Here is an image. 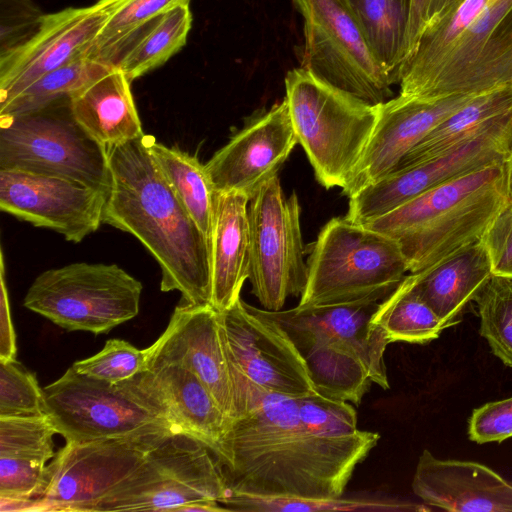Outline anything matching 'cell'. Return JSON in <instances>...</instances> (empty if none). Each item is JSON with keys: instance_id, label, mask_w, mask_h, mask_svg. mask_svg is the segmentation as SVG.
Listing matches in <instances>:
<instances>
[{"instance_id": "obj_1", "label": "cell", "mask_w": 512, "mask_h": 512, "mask_svg": "<svg viewBox=\"0 0 512 512\" xmlns=\"http://www.w3.org/2000/svg\"><path fill=\"white\" fill-rule=\"evenodd\" d=\"M230 421L218 460L230 491L263 496H342L380 435L360 430L351 403L290 397L253 385Z\"/></svg>"}, {"instance_id": "obj_2", "label": "cell", "mask_w": 512, "mask_h": 512, "mask_svg": "<svg viewBox=\"0 0 512 512\" xmlns=\"http://www.w3.org/2000/svg\"><path fill=\"white\" fill-rule=\"evenodd\" d=\"M148 139L108 148L111 187L103 224L133 235L149 251L161 270V291H179L185 304L211 305L210 239L159 170Z\"/></svg>"}, {"instance_id": "obj_3", "label": "cell", "mask_w": 512, "mask_h": 512, "mask_svg": "<svg viewBox=\"0 0 512 512\" xmlns=\"http://www.w3.org/2000/svg\"><path fill=\"white\" fill-rule=\"evenodd\" d=\"M400 95L478 96L512 86V0H452L398 73Z\"/></svg>"}, {"instance_id": "obj_4", "label": "cell", "mask_w": 512, "mask_h": 512, "mask_svg": "<svg viewBox=\"0 0 512 512\" xmlns=\"http://www.w3.org/2000/svg\"><path fill=\"white\" fill-rule=\"evenodd\" d=\"M379 301L258 312L275 322L306 363L320 395L361 403L370 384L389 388L384 352L389 344L372 322Z\"/></svg>"}, {"instance_id": "obj_5", "label": "cell", "mask_w": 512, "mask_h": 512, "mask_svg": "<svg viewBox=\"0 0 512 512\" xmlns=\"http://www.w3.org/2000/svg\"><path fill=\"white\" fill-rule=\"evenodd\" d=\"M509 204L506 162L442 183L365 223L395 239L418 273L480 241Z\"/></svg>"}, {"instance_id": "obj_6", "label": "cell", "mask_w": 512, "mask_h": 512, "mask_svg": "<svg viewBox=\"0 0 512 512\" xmlns=\"http://www.w3.org/2000/svg\"><path fill=\"white\" fill-rule=\"evenodd\" d=\"M286 101L298 140L326 189H343L377 123L379 105L299 67L285 77Z\"/></svg>"}, {"instance_id": "obj_7", "label": "cell", "mask_w": 512, "mask_h": 512, "mask_svg": "<svg viewBox=\"0 0 512 512\" xmlns=\"http://www.w3.org/2000/svg\"><path fill=\"white\" fill-rule=\"evenodd\" d=\"M307 265L299 307L383 300L409 273L395 239L346 216L321 229Z\"/></svg>"}, {"instance_id": "obj_8", "label": "cell", "mask_w": 512, "mask_h": 512, "mask_svg": "<svg viewBox=\"0 0 512 512\" xmlns=\"http://www.w3.org/2000/svg\"><path fill=\"white\" fill-rule=\"evenodd\" d=\"M0 118V169L56 175L109 192L108 149L78 123L71 97Z\"/></svg>"}, {"instance_id": "obj_9", "label": "cell", "mask_w": 512, "mask_h": 512, "mask_svg": "<svg viewBox=\"0 0 512 512\" xmlns=\"http://www.w3.org/2000/svg\"><path fill=\"white\" fill-rule=\"evenodd\" d=\"M229 493L212 449L187 433L173 432L90 512L177 511L194 502L222 503Z\"/></svg>"}, {"instance_id": "obj_10", "label": "cell", "mask_w": 512, "mask_h": 512, "mask_svg": "<svg viewBox=\"0 0 512 512\" xmlns=\"http://www.w3.org/2000/svg\"><path fill=\"white\" fill-rule=\"evenodd\" d=\"M142 289L116 264L77 262L38 275L23 304L67 331L98 335L137 316Z\"/></svg>"}, {"instance_id": "obj_11", "label": "cell", "mask_w": 512, "mask_h": 512, "mask_svg": "<svg viewBox=\"0 0 512 512\" xmlns=\"http://www.w3.org/2000/svg\"><path fill=\"white\" fill-rule=\"evenodd\" d=\"M43 394L45 414L66 442L177 431L130 380L110 384L71 366Z\"/></svg>"}, {"instance_id": "obj_12", "label": "cell", "mask_w": 512, "mask_h": 512, "mask_svg": "<svg viewBox=\"0 0 512 512\" xmlns=\"http://www.w3.org/2000/svg\"><path fill=\"white\" fill-rule=\"evenodd\" d=\"M304 22L301 67L354 96L379 105L392 80L341 0H293Z\"/></svg>"}, {"instance_id": "obj_13", "label": "cell", "mask_w": 512, "mask_h": 512, "mask_svg": "<svg viewBox=\"0 0 512 512\" xmlns=\"http://www.w3.org/2000/svg\"><path fill=\"white\" fill-rule=\"evenodd\" d=\"M173 432L177 431L66 442L47 465L44 491L30 500L28 510L90 512Z\"/></svg>"}, {"instance_id": "obj_14", "label": "cell", "mask_w": 512, "mask_h": 512, "mask_svg": "<svg viewBox=\"0 0 512 512\" xmlns=\"http://www.w3.org/2000/svg\"><path fill=\"white\" fill-rule=\"evenodd\" d=\"M300 204L285 196L278 176L265 183L248 204L249 281L252 293L268 311L282 310L289 296H301L308 265L300 224Z\"/></svg>"}, {"instance_id": "obj_15", "label": "cell", "mask_w": 512, "mask_h": 512, "mask_svg": "<svg viewBox=\"0 0 512 512\" xmlns=\"http://www.w3.org/2000/svg\"><path fill=\"white\" fill-rule=\"evenodd\" d=\"M219 312V311H218ZM234 390L249 383L290 397L317 393L302 356L272 320L241 298L219 312Z\"/></svg>"}, {"instance_id": "obj_16", "label": "cell", "mask_w": 512, "mask_h": 512, "mask_svg": "<svg viewBox=\"0 0 512 512\" xmlns=\"http://www.w3.org/2000/svg\"><path fill=\"white\" fill-rule=\"evenodd\" d=\"M512 146V110L460 146L436 158L397 169L349 197L346 217L365 224L420 194L483 167L506 162Z\"/></svg>"}, {"instance_id": "obj_17", "label": "cell", "mask_w": 512, "mask_h": 512, "mask_svg": "<svg viewBox=\"0 0 512 512\" xmlns=\"http://www.w3.org/2000/svg\"><path fill=\"white\" fill-rule=\"evenodd\" d=\"M108 192L56 175L0 169V209L67 241L81 242L103 224Z\"/></svg>"}, {"instance_id": "obj_18", "label": "cell", "mask_w": 512, "mask_h": 512, "mask_svg": "<svg viewBox=\"0 0 512 512\" xmlns=\"http://www.w3.org/2000/svg\"><path fill=\"white\" fill-rule=\"evenodd\" d=\"M128 0H98L46 14L37 35L0 61V105L48 72L87 52L108 19Z\"/></svg>"}, {"instance_id": "obj_19", "label": "cell", "mask_w": 512, "mask_h": 512, "mask_svg": "<svg viewBox=\"0 0 512 512\" xmlns=\"http://www.w3.org/2000/svg\"><path fill=\"white\" fill-rule=\"evenodd\" d=\"M298 143L286 99L238 131L204 164L216 192L251 200L284 164Z\"/></svg>"}, {"instance_id": "obj_20", "label": "cell", "mask_w": 512, "mask_h": 512, "mask_svg": "<svg viewBox=\"0 0 512 512\" xmlns=\"http://www.w3.org/2000/svg\"><path fill=\"white\" fill-rule=\"evenodd\" d=\"M146 351V364H178L194 372L231 421L234 387L219 312L211 305L181 303L165 331Z\"/></svg>"}, {"instance_id": "obj_21", "label": "cell", "mask_w": 512, "mask_h": 512, "mask_svg": "<svg viewBox=\"0 0 512 512\" xmlns=\"http://www.w3.org/2000/svg\"><path fill=\"white\" fill-rule=\"evenodd\" d=\"M475 97L424 100L399 94L380 104L370 140L342 193L349 198L394 171L435 126Z\"/></svg>"}, {"instance_id": "obj_22", "label": "cell", "mask_w": 512, "mask_h": 512, "mask_svg": "<svg viewBox=\"0 0 512 512\" xmlns=\"http://www.w3.org/2000/svg\"><path fill=\"white\" fill-rule=\"evenodd\" d=\"M130 381L177 431L201 440L218 458L230 421L194 372L178 364L158 363Z\"/></svg>"}, {"instance_id": "obj_23", "label": "cell", "mask_w": 512, "mask_h": 512, "mask_svg": "<svg viewBox=\"0 0 512 512\" xmlns=\"http://www.w3.org/2000/svg\"><path fill=\"white\" fill-rule=\"evenodd\" d=\"M412 490L442 510L512 512V480L484 464L440 459L427 449L418 458Z\"/></svg>"}, {"instance_id": "obj_24", "label": "cell", "mask_w": 512, "mask_h": 512, "mask_svg": "<svg viewBox=\"0 0 512 512\" xmlns=\"http://www.w3.org/2000/svg\"><path fill=\"white\" fill-rule=\"evenodd\" d=\"M57 430L47 415L0 418V499H37L54 458Z\"/></svg>"}, {"instance_id": "obj_25", "label": "cell", "mask_w": 512, "mask_h": 512, "mask_svg": "<svg viewBox=\"0 0 512 512\" xmlns=\"http://www.w3.org/2000/svg\"><path fill=\"white\" fill-rule=\"evenodd\" d=\"M249 198L238 192H216L210 237L211 306L224 311L241 297L249 278Z\"/></svg>"}, {"instance_id": "obj_26", "label": "cell", "mask_w": 512, "mask_h": 512, "mask_svg": "<svg viewBox=\"0 0 512 512\" xmlns=\"http://www.w3.org/2000/svg\"><path fill=\"white\" fill-rule=\"evenodd\" d=\"M130 83L121 69L112 67L71 97L78 123L107 149L145 135Z\"/></svg>"}, {"instance_id": "obj_27", "label": "cell", "mask_w": 512, "mask_h": 512, "mask_svg": "<svg viewBox=\"0 0 512 512\" xmlns=\"http://www.w3.org/2000/svg\"><path fill=\"white\" fill-rule=\"evenodd\" d=\"M414 276V287L448 328L492 276L482 240Z\"/></svg>"}, {"instance_id": "obj_28", "label": "cell", "mask_w": 512, "mask_h": 512, "mask_svg": "<svg viewBox=\"0 0 512 512\" xmlns=\"http://www.w3.org/2000/svg\"><path fill=\"white\" fill-rule=\"evenodd\" d=\"M512 110V86L476 96L435 126L401 160L397 169L415 165L467 142Z\"/></svg>"}, {"instance_id": "obj_29", "label": "cell", "mask_w": 512, "mask_h": 512, "mask_svg": "<svg viewBox=\"0 0 512 512\" xmlns=\"http://www.w3.org/2000/svg\"><path fill=\"white\" fill-rule=\"evenodd\" d=\"M357 21L375 56L398 83L405 58L411 0H341Z\"/></svg>"}, {"instance_id": "obj_30", "label": "cell", "mask_w": 512, "mask_h": 512, "mask_svg": "<svg viewBox=\"0 0 512 512\" xmlns=\"http://www.w3.org/2000/svg\"><path fill=\"white\" fill-rule=\"evenodd\" d=\"M149 151L159 170L197 226L210 239L213 227L214 190L204 164L177 147L148 139Z\"/></svg>"}, {"instance_id": "obj_31", "label": "cell", "mask_w": 512, "mask_h": 512, "mask_svg": "<svg viewBox=\"0 0 512 512\" xmlns=\"http://www.w3.org/2000/svg\"><path fill=\"white\" fill-rule=\"evenodd\" d=\"M191 24L189 3L172 7L146 26L115 67L133 81L162 66L186 44Z\"/></svg>"}, {"instance_id": "obj_32", "label": "cell", "mask_w": 512, "mask_h": 512, "mask_svg": "<svg viewBox=\"0 0 512 512\" xmlns=\"http://www.w3.org/2000/svg\"><path fill=\"white\" fill-rule=\"evenodd\" d=\"M372 322L382 328L389 344L397 341L425 344L447 328L415 289L411 273L379 303Z\"/></svg>"}, {"instance_id": "obj_33", "label": "cell", "mask_w": 512, "mask_h": 512, "mask_svg": "<svg viewBox=\"0 0 512 512\" xmlns=\"http://www.w3.org/2000/svg\"><path fill=\"white\" fill-rule=\"evenodd\" d=\"M229 511L284 512V511H369L407 512L427 511L426 504L380 496H343L331 498H304L287 496H263L233 492L221 503Z\"/></svg>"}, {"instance_id": "obj_34", "label": "cell", "mask_w": 512, "mask_h": 512, "mask_svg": "<svg viewBox=\"0 0 512 512\" xmlns=\"http://www.w3.org/2000/svg\"><path fill=\"white\" fill-rule=\"evenodd\" d=\"M110 68L86 53L81 54L43 75L10 101L0 105V116L29 112L56 100L72 97Z\"/></svg>"}, {"instance_id": "obj_35", "label": "cell", "mask_w": 512, "mask_h": 512, "mask_svg": "<svg viewBox=\"0 0 512 512\" xmlns=\"http://www.w3.org/2000/svg\"><path fill=\"white\" fill-rule=\"evenodd\" d=\"M190 0H128L108 19L86 55L110 67L146 26L172 7Z\"/></svg>"}, {"instance_id": "obj_36", "label": "cell", "mask_w": 512, "mask_h": 512, "mask_svg": "<svg viewBox=\"0 0 512 512\" xmlns=\"http://www.w3.org/2000/svg\"><path fill=\"white\" fill-rule=\"evenodd\" d=\"M480 335L491 352L512 368V278L492 274L474 300Z\"/></svg>"}, {"instance_id": "obj_37", "label": "cell", "mask_w": 512, "mask_h": 512, "mask_svg": "<svg viewBox=\"0 0 512 512\" xmlns=\"http://www.w3.org/2000/svg\"><path fill=\"white\" fill-rule=\"evenodd\" d=\"M41 415L44 394L35 374L16 359L0 361V418Z\"/></svg>"}, {"instance_id": "obj_38", "label": "cell", "mask_w": 512, "mask_h": 512, "mask_svg": "<svg viewBox=\"0 0 512 512\" xmlns=\"http://www.w3.org/2000/svg\"><path fill=\"white\" fill-rule=\"evenodd\" d=\"M72 367L90 378L117 384L147 369L146 351L122 339H109L98 353L74 362Z\"/></svg>"}, {"instance_id": "obj_39", "label": "cell", "mask_w": 512, "mask_h": 512, "mask_svg": "<svg viewBox=\"0 0 512 512\" xmlns=\"http://www.w3.org/2000/svg\"><path fill=\"white\" fill-rule=\"evenodd\" d=\"M45 15L31 0H0V61L37 35Z\"/></svg>"}, {"instance_id": "obj_40", "label": "cell", "mask_w": 512, "mask_h": 512, "mask_svg": "<svg viewBox=\"0 0 512 512\" xmlns=\"http://www.w3.org/2000/svg\"><path fill=\"white\" fill-rule=\"evenodd\" d=\"M468 436L478 444L512 437V396L474 409L468 422Z\"/></svg>"}, {"instance_id": "obj_41", "label": "cell", "mask_w": 512, "mask_h": 512, "mask_svg": "<svg viewBox=\"0 0 512 512\" xmlns=\"http://www.w3.org/2000/svg\"><path fill=\"white\" fill-rule=\"evenodd\" d=\"M495 275L512 278V205L494 219L483 238Z\"/></svg>"}, {"instance_id": "obj_42", "label": "cell", "mask_w": 512, "mask_h": 512, "mask_svg": "<svg viewBox=\"0 0 512 512\" xmlns=\"http://www.w3.org/2000/svg\"><path fill=\"white\" fill-rule=\"evenodd\" d=\"M0 361L16 359V334L12 324L8 291L5 281L4 259L0 254Z\"/></svg>"}, {"instance_id": "obj_43", "label": "cell", "mask_w": 512, "mask_h": 512, "mask_svg": "<svg viewBox=\"0 0 512 512\" xmlns=\"http://www.w3.org/2000/svg\"><path fill=\"white\" fill-rule=\"evenodd\" d=\"M432 5L433 0H411L404 60L412 52L418 41V38L424 29L428 26L431 19Z\"/></svg>"}, {"instance_id": "obj_44", "label": "cell", "mask_w": 512, "mask_h": 512, "mask_svg": "<svg viewBox=\"0 0 512 512\" xmlns=\"http://www.w3.org/2000/svg\"><path fill=\"white\" fill-rule=\"evenodd\" d=\"M506 184L509 204L512 205V146L506 160Z\"/></svg>"}]
</instances>
